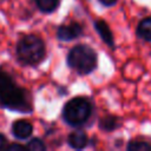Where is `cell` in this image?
Segmentation results:
<instances>
[{"label": "cell", "instance_id": "6da1fadb", "mask_svg": "<svg viewBox=\"0 0 151 151\" xmlns=\"http://www.w3.org/2000/svg\"><path fill=\"white\" fill-rule=\"evenodd\" d=\"M0 105L12 110H27L25 90L17 86L12 77L4 71H0Z\"/></svg>", "mask_w": 151, "mask_h": 151}, {"label": "cell", "instance_id": "7a4b0ae2", "mask_svg": "<svg viewBox=\"0 0 151 151\" xmlns=\"http://www.w3.org/2000/svg\"><path fill=\"white\" fill-rule=\"evenodd\" d=\"M17 54L22 64H38L45 57V44L37 35H27L18 42Z\"/></svg>", "mask_w": 151, "mask_h": 151}, {"label": "cell", "instance_id": "3957f363", "mask_svg": "<svg viewBox=\"0 0 151 151\" xmlns=\"http://www.w3.org/2000/svg\"><path fill=\"white\" fill-rule=\"evenodd\" d=\"M67 64L77 72L87 74L91 73L97 66V54L90 46L78 45L70 51Z\"/></svg>", "mask_w": 151, "mask_h": 151}, {"label": "cell", "instance_id": "277c9868", "mask_svg": "<svg viewBox=\"0 0 151 151\" xmlns=\"http://www.w3.org/2000/svg\"><path fill=\"white\" fill-rule=\"evenodd\" d=\"M92 106L91 103L83 98H73L71 99L63 110V116L66 123H68L72 126H79L84 124L91 116Z\"/></svg>", "mask_w": 151, "mask_h": 151}, {"label": "cell", "instance_id": "5b68a950", "mask_svg": "<svg viewBox=\"0 0 151 151\" xmlns=\"http://www.w3.org/2000/svg\"><path fill=\"white\" fill-rule=\"evenodd\" d=\"M83 34V27L78 22H71L67 25H61L57 31V37L60 40H73Z\"/></svg>", "mask_w": 151, "mask_h": 151}, {"label": "cell", "instance_id": "8992f818", "mask_svg": "<svg viewBox=\"0 0 151 151\" xmlns=\"http://www.w3.org/2000/svg\"><path fill=\"white\" fill-rule=\"evenodd\" d=\"M33 131L32 124L26 119L15 120L12 125V132L18 139H27Z\"/></svg>", "mask_w": 151, "mask_h": 151}, {"label": "cell", "instance_id": "52a82bcc", "mask_svg": "<svg viewBox=\"0 0 151 151\" xmlns=\"http://www.w3.org/2000/svg\"><path fill=\"white\" fill-rule=\"evenodd\" d=\"M94 27H96L98 34L101 37V39H103L109 46L113 47V45H114L113 35H112V32H111L109 25H107L105 21H103V20H97V21L94 22Z\"/></svg>", "mask_w": 151, "mask_h": 151}, {"label": "cell", "instance_id": "ba28073f", "mask_svg": "<svg viewBox=\"0 0 151 151\" xmlns=\"http://www.w3.org/2000/svg\"><path fill=\"white\" fill-rule=\"evenodd\" d=\"M67 142H68V145L76 150H80V149H84L86 145H87V136L85 132L83 131H76V132H72L68 138H67Z\"/></svg>", "mask_w": 151, "mask_h": 151}, {"label": "cell", "instance_id": "9c48e42d", "mask_svg": "<svg viewBox=\"0 0 151 151\" xmlns=\"http://www.w3.org/2000/svg\"><path fill=\"white\" fill-rule=\"evenodd\" d=\"M136 32L140 39L145 41H151V17H147L140 20Z\"/></svg>", "mask_w": 151, "mask_h": 151}, {"label": "cell", "instance_id": "30bf717a", "mask_svg": "<svg viewBox=\"0 0 151 151\" xmlns=\"http://www.w3.org/2000/svg\"><path fill=\"white\" fill-rule=\"evenodd\" d=\"M35 5L41 12L51 13L58 7L59 0H35Z\"/></svg>", "mask_w": 151, "mask_h": 151}, {"label": "cell", "instance_id": "8fae6325", "mask_svg": "<svg viewBox=\"0 0 151 151\" xmlns=\"http://www.w3.org/2000/svg\"><path fill=\"white\" fill-rule=\"evenodd\" d=\"M129 151H150L151 150V143L145 140H131L127 144Z\"/></svg>", "mask_w": 151, "mask_h": 151}, {"label": "cell", "instance_id": "7c38bea8", "mask_svg": "<svg viewBox=\"0 0 151 151\" xmlns=\"http://www.w3.org/2000/svg\"><path fill=\"white\" fill-rule=\"evenodd\" d=\"M118 125H119V124H118V119H117L116 117H113V116H107V117L103 118V119L100 120V123H99L100 129L104 130V131H112V130H114Z\"/></svg>", "mask_w": 151, "mask_h": 151}, {"label": "cell", "instance_id": "4fadbf2b", "mask_svg": "<svg viewBox=\"0 0 151 151\" xmlns=\"http://www.w3.org/2000/svg\"><path fill=\"white\" fill-rule=\"evenodd\" d=\"M26 147L28 150H32V151H44L46 149L44 142L41 139H38V138H33L28 142V144L26 145Z\"/></svg>", "mask_w": 151, "mask_h": 151}, {"label": "cell", "instance_id": "5bb4252c", "mask_svg": "<svg viewBox=\"0 0 151 151\" xmlns=\"http://www.w3.org/2000/svg\"><path fill=\"white\" fill-rule=\"evenodd\" d=\"M25 149H27V147L22 146L20 144H12V145L7 146V150H9V151H13V150H25Z\"/></svg>", "mask_w": 151, "mask_h": 151}, {"label": "cell", "instance_id": "9a60e30c", "mask_svg": "<svg viewBox=\"0 0 151 151\" xmlns=\"http://www.w3.org/2000/svg\"><path fill=\"white\" fill-rule=\"evenodd\" d=\"M99 1H100V4H103L104 6H107V7L113 6L117 2V0H99Z\"/></svg>", "mask_w": 151, "mask_h": 151}, {"label": "cell", "instance_id": "2e32d148", "mask_svg": "<svg viewBox=\"0 0 151 151\" xmlns=\"http://www.w3.org/2000/svg\"><path fill=\"white\" fill-rule=\"evenodd\" d=\"M5 146H6V138L2 134H0V150L4 149Z\"/></svg>", "mask_w": 151, "mask_h": 151}]
</instances>
